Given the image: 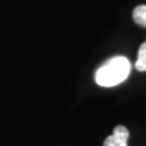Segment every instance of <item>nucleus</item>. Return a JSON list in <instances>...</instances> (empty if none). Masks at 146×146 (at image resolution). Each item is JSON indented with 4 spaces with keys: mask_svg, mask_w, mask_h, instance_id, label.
I'll use <instances>...</instances> for the list:
<instances>
[{
    "mask_svg": "<svg viewBox=\"0 0 146 146\" xmlns=\"http://www.w3.org/2000/svg\"><path fill=\"white\" fill-rule=\"evenodd\" d=\"M128 138H129V131L127 128L123 125H117L113 129L112 135L105 139L104 146H128Z\"/></svg>",
    "mask_w": 146,
    "mask_h": 146,
    "instance_id": "nucleus-2",
    "label": "nucleus"
},
{
    "mask_svg": "<svg viewBox=\"0 0 146 146\" xmlns=\"http://www.w3.org/2000/svg\"><path fill=\"white\" fill-rule=\"evenodd\" d=\"M130 61L124 56H115L105 61L95 72V82L104 88H111L124 82L130 74Z\"/></svg>",
    "mask_w": 146,
    "mask_h": 146,
    "instance_id": "nucleus-1",
    "label": "nucleus"
},
{
    "mask_svg": "<svg viewBox=\"0 0 146 146\" xmlns=\"http://www.w3.org/2000/svg\"><path fill=\"white\" fill-rule=\"evenodd\" d=\"M135 68L139 72L146 71V42L141 44V46L139 48L138 58H136V62H135Z\"/></svg>",
    "mask_w": 146,
    "mask_h": 146,
    "instance_id": "nucleus-3",
    "label": "nucleus"
},
{
    "mask_svg": "<svg viewBox=\"0 0 146 146\" xmlns=\"http://www.w3.org/2000/svg\"><path fill=\"white\" fill-rule=\"evenodd\" d=\"M133 18L135 23L141 27H146V5L136 6L133 11Z\"/></svg>",
    "mask_w": 146,
    "mask_h": 146,
    "instance_id": "nucleus-4",
    "label": "nucleus"
}]
</instances>
